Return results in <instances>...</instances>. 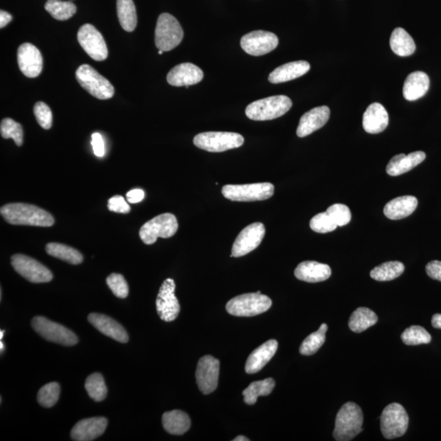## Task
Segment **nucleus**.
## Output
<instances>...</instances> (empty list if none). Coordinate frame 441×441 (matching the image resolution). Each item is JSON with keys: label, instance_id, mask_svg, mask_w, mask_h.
I'll use <instances>...</instances> for the list:
<instances>
[{"label": "nucleus", "instance_id": "22", "mask_svg": "<svg viewBox=\"0 0 441 441\" xmlns=\"http://www.w3.org/2000/svg\"><path fill=\"white\" fill-rule=\"evenodd\" d=\"M329 117L330 110L326 106L318 107L309 110L300 119L297 129V135L299 137H305L312 134V132L322 129L326 124Z\"/></svg>", "mask_w": 441, "mask_h": 441}, {"label": "nucleus", "instance_id": "15", "mask_svg": "<svg viewBox=\"0 0 441 441\" xmlns=\"http://www.w3.org/2000/svg\"><path fill=\"white\" fill-rule=\"evenodd\" d=\"M265 234H266V228L263 223H255L248 225L237 236L230 257H243L256 250L260 245Z\"/></svg>", "mask_w": 441, "mask_h": 441}, {"label": "nucleus", "instance_id": "11", "mask_svg": "<svg viewBox=\"0 0 441 441\" xmlns=\"http://www.w3.org/2000/svg\"><path fill=\"white\" fill-rule=\"evenodd\" d=\"M274 186L270 183L246 185H227L222 189L223 195L228 200L238 202H250L268 200L274 195Z\"/></svg>", "mask_w": 441, "mask_h": 441}, {"label": "nucleus", "instance_id": "49", "mask_svg": "<svg viewBox=\"0 0 441 441\" xmlns=\"http://www.w3.org/2000/svg\"><path fill=\"white\" fill-rule=\"evenodd\" d=\"M92 146L93 152L97 157H102L105 154V144L102 137L100 134H93L92 135Z\"/></svg>", "mask_w": 441, "mask_h": 441}, {"label": "nucleus", "instance_id": "38", "mask_svg": "<svg viewBox=\"0 0 441 441\" xmlns=\"http://www.w3.org/2000/svg\"><path fill=\"white\" fill-rule=\"evenodd\" d=\"M328 330V325L322 324L321 327L315 333H312L302 341L299 351L303 356H312L315 354L323 346L325 341V334Z\"/></svg>", "mask_w": 441, "mask_h": 441}, {"label": "nucleus", "instance_id": "9", "mask_svg": "<svg viewBox=\"0 0 441 441\" xmlns=\"http://www.w3.org/2000/svg\"><path fill=\"white\" fill-rule=\"evenodd\" d=\"M33 329L41 337L51 343L70 346L79 343V339L73 331L62 324L49 321L46 317H36L31 322Z\"/></svg>", "mask_w": 441, "mask_h": 441}, {"label": "nucleus", "instance_id": "1", "mask_svg": "<svg viewBox=\"0 0 441 441\" xmlns=\"http://www.w3.org/2000/svg\"><path fill=\"white\" fill-rule=\"evenodd\" d=\"M0 213L8 223L12 225L49 228L54 224V218L51 213L28 203H9L0 209Z\"/></svg>", "mask_w": 441, "mask_h": 441}, {"label": "nucleus", "instance_id": "27", "mask_svg": "<svg viewBox=\"0 0 441 441\" xmlns=\"http://www.w3.org/2000/svg\"><path fill=\"white\" fill-rule=\"evenodd\" d=\"M418 198L412 196L397 197L385 206V216L390 220H400L410 216L416 211Z\"/></svg>", "mask_w": 441, "mask_h": 441}, {"label": "nucleus", "instance_id": "24", "mask_svg": "<svg viewBox=\"0 0 441 441\" xmlns=\"http://www.w3.org/2000/svg\"><path fill=\"white\" fill-rule=\"evenodd\" d=\"M278 349L277 340L271 339L258 346L253 351L245 363V371L247 373H256L266 366L267 363L272 359L275 352Z\"/></svg>", "mask_w": 441, "mask_h": 441}, {"label": "nucleus", "instance_id": "13", "mask_svg": "<svg viewBox=\"0 0 441 441\" xmlns=\"http://www.w3.org/2000/svg\"><path fill=\"white\" fill-rule=\"evenodd\" d=\"M80 46L86 53L97 62H102L108 57L106 41L100 32L91 24L82 26L77 35Z\"/></svg>", "mask_w": 441, "mask_h": 441}, {"label": "nucleus", "instance_id": "19", "mask_svg": "<svg viewBox=\"0 0 441 441\" xmlns=\"http://www.w3.org/2000/svg\"><path fill=\"white\" fill-rule=\"evenodd\" d=\"M107 424V419L103 417L83 419L71 430L70 437L75 441L95 440L106 431Z\"/></svg>", "mask_w": 441, "mask_h": 441}, {"label": "nucleus", "instance_id": "6", "mask_svg": "<svg viewBox=\"0 0 441 441\" xmlns=\"http://www.w3.org/2000/svg\"><path fill=\"white\" fill-rule=\"evenodd\" d=\"M75 77L80 86L92 97L107 100L115 95L113 85L90 65H80L76 70Z\"/></svg>", "mask_w": 441, "mask_h": 441}, {"label": "nucleus", "instance_id": "7", "mask_svg": "<svg viewBox=\"0 0 441 441\" xmlns=\"http://www.w3.org/2000/svg\"><path fill=\"white\" fill-rule=\"evenodd\" d=\"M243 136L235 132H206L195 137L194 144L209 152H223L244 144Z\"/></svg>", "mask_w": 441, "mask_h": 441}, {"label": "nucleus", "instance_id": "56", "mask_svg": "<svg viewBox=\"0 0 441 441\" xmlns=\"http://www.w3.org/2000/svg\"><path fill=\"white\" fill-rule=\"evenodd\" d=\"M163 53H164V52H163L162 51H159V52H158V53H159V55L163 54Z\"/></svg>", "mask_w": 441, "mask_h": 441}, {"label": "nucleus", "instance_id": "51", "mask_svg": "<svg viewBox=\"0 0 441 441\" xmlns=\"http://www.w3.org/2000/svg\"><path fill=\"white\" fill-rule=\"evenodd\" d=\"M13 16L10 14L5 12V11L1 10L0 12V27L4 28V27L6 26L11 21H12Z\"/></svg>", "mask_w": 441, "mask_h": 441}, {"label": "nucleus", "instance_id": "25", "mask_svg": "<svg viewBox=\"0 0 441 441\" xmlns=\"http://www.w3.org/2000/svg\"><path fill=\"white\" fill-rule=\"evenodd\" d=\"M332 271L327 264L319 263L315 261L301 262L294 271L297 280L308 283H318L328 280Z\"/></svg>", "mask_w": 441, "mask_h": 441}, {"label": "nucleus", "instance_id": "45", "mask_svg": "<svg viewBox=\"0 0 441 441\" xmlns=\"http://www.w3.org/2000/svg\"><path fill=\"white\" fill-rule=\"evenodd\" d=\"M326 212L333 218L338 227H344L349 224L351 220V213L350 208L341 203H335L328 208Z\"/></svg>", "mask_w": 441, "mask_h": 441}, {"label": "nucleus", "instance_id": "31", "mask_svg": "<svg viewBox=\"0 0 441 441\" xmlns=\"http://www.w3.org/2000/svg\"><path fill=\"white\" fill-rule=\"evenodd\" d=\"M390 46L400 57H409L415 52L416 46L413 38L403 28H396L390 38Z\"/></svg>", "mask_w": 441, "mask_h": 441}, {"label": "nucleus", "instance_id": "18", "mask_svg": "<svg viewBox=\"0 0 441 441\" xmlns=\"http://www.w3.org/2000/svg\"><path fill=\"white\" fill-rule=\"evenodd\" d=\"M18 63L21 73L28 78H36L42 73L41 53L30 43H25L19 47Z\"/></svg>", "mask_w": 441, "mask_h": 441}, {"label": "nucleus", "instance_id": "29", "mask_svg": "<svg viewBox=\"0 0 441 441\" xmlns=\"http://www.w3.org/2000/svg\"><path fill=\"white\" fill-rule=\"evenodd\" d=\"M430 87L429 77L423 71H415L408 75L404 87L403 95L407 101H416L426 95Z\"/></svg>", "mask_w": 441, "mask_h": 441}, {"label": "nucleus", "instance_id": "14", "mask_svg": "<svg viewBox=\"0 0 441 441\" xmlns=\"http://www.w3.org/2000/svg\"><path fill=\"white\" fill-rule=\"evenodd\" d=\"M279 38L274 33L264 31H252L242 37L240 46L248 54L252 56H262L277 48Z\"/></svg>", "mask_w": 441, "mask_h": 441}, {"label": "nucleus", "instance_id": "35", "mask_svg": "<svg viewBox=\"0 0 441 441\" xmlns=\"http://www.w3.org/2000/svg\"><path fill=\"white\" fill-rule=\"evenodd\" d=\"M275 386V380L271 378L252 383L249 387L243 391L245 403L249 405L256 404L258 397L271 394Z\"/></svg>", "mask_w": 441, "mask_h": 441}, {"label": "nucleus", "instance_id": "48", "mask_svg": "<svg viewBox=\"0 0 441 441\" xmlns=\"http://www.w3.org/2000/svg\"><path fill=\"white\" fill-rule=\"evenodd\" d=\"M426 272L430 278L441 282V262L435 260L430 262L426 267Z\"/></svg>", "mask_w": 441, "mask_h": 441}, {"label": "nucleus", "instance_id": "21", "mask_svg": "<svg viewBox=\"0 0 441 441\" xmlns=\"http://www.w3.org/2000/svg\"><path fill=\"white\" fill-rule=\"evenodd\" d=\"M203 78L202 70L197 65L188 63L176 65L167 75L169 84L175 87L194 85L200 83Z\"/></svg>", "mask_w": 441, "mask_h": 441}, {"label": "nucleus", "instance_id": "20", "mask_svg": "<svg viewBox=\"0 0 441 441\" xmlns=\"http://www.w3.org/2000/svg\"><path fill=\"white\" fill-rule=\"evenodd\" d=\"M88 322L95 326L99 332H101L107 337L119 341L121 344H126L129 341V335L122 325L119 324L115 319L103 314L91 313L87 317Z\"/></svg>", "mask_w": 441, "mask_h": 441}, {"label": "nucleus", "instance_id": "2", "mask_svg": "<svg viewBox=\"0 0 441 441\" xmlns=\"http://www.w3.org/2000/svg\"><path fill=\"white\" fill-rule=\"evenodd\" d=\"M363 416L361 407L347 402L336 416L334 437L338 441H349L362 432Z\"/></svg>", "mask_w": 441, "mask_h": 441}, {"label": "nucleus", "instance_id": "44", "mask_svg": "<svg viewBox=\"0 0 441 441\" xmlns=\"http://www.w3.org/2000/svg\"><path fill=\"white\" fill-rule=\"evenodd\" d=\"M107 284L113 294L119 299H126L129 295V285L122 275L112 273L107 279Z\"/></svg>", "mask_w": 441, "mask_h": 441}, {"label": "nucleus", "instance_id": "17", "mask_svg": "<svg viewBox=\"0 0 441 441\" xmlns=\"http://www.w3.org/2000/svg\"><path fill=\"white\" fill-rule=\"evenodd\" d=\"M220 362L212 356H206L198 362L196 378L198 389L203 394L213 393L218 385Z\"/></svg>", "mask_w": 441, "mask_h": 441}, {"label": "nucleus", "instance_id": "37", "mask_svg": "<svg viewBox=\"0 0 441 441\" xmlns=\"http://www.w3.org/2000/svg\"><path fill=\"white\" fill-rule=\"evenodd\" d=\"M47 12L51 14L54 19L58 21L68 20L76 14L77 8L75 4L70 0H48L44 5Z\"/></svg>", "mask_w": 441, "mask_h": 441}, {"label": "nucleus", "instance_id": "23", "mask_svg": "<svg viewBox=\"0 0 441 441\" xmlns=\"http://www.w3.org/2000/svg\"><path fill=\"white\" fill-rule=\"evenodd\" d=\"M388 123V113L382 104L373 103L363 113V128L368 134H380L387 129Z\"/></svg>", "mask_w": 441, "mask_h": 441}, {"label": "nucleus", "instance_id": "34", "mask_svg": "<svg viewBox=\"0 0 441 441\" xmlns=\"http://www.w3.org/2000/svg\"><path fill=\"white\" fill-rule=\"evenodd\" d=\"M117 14L120 26L124 31L132 32L135 30L137 16L132 0H117Z\"/></svg>", "mask_w": 441, "mask_h": 441}, {"label": "nucleus", "instance_id": "50", "mask_svg": "<svg viewBox=\"0 0 441 441\" xmlns=\"http://www.w3.org/2000/svg\"><path fill=\"white\" fill-rule=\"evenodd\" d=\"M127 198L131 203L141 202L145 197V193L142 189H134L127 193Z\"/></svg>", "mask_w": 441, "mask_h": 441}, {"label": "nucleus", "instance_id": "16", "mask_svg": "<svg viewBox=\"0 0 441 441\" xmlns=\"http://www.w3.org/2000/svg\"><path fill=\"white\" fill-rule=\"evenodd\" d=\"M176 285L173 279L164 281L156 299V310L162 321L171 322L179 317V302L175 296Z\"/></svg>", "mask_w": 441, "mask_h": 441}, {"label": "nucleus", "instance_id": "43", "mask_svg": "<svg viewBox=\"0 0 441 441\" xmlns=\"http://www.w3.org/2000/svg\"><path fill=\"white\" fill-rule=\"evenodd\" d=\"M310 228L317 233L325 234L332 233L337 229L338 225H336L332 218L329 216L327 212L318 213L313 217L310 222Z\"/></svg>", "mask_w": 441, "mask_h": 441}, {"label": "nucleus", "instance_id": "53", "mask_svg": "<svg viewBox=\"0 0 441 441\" xmlns=\"http://www.w3.org/2000/svg\"><path fill=\"white\" fill-rule=\"evenodd\" d=\"M250 440L248 439L246 437H244V435H240V437H237L236 438L234 439V441H249Z\"/></svg>", "mask_w": 441, "mask_h": 441}, {"label": "nucleus", "instance_id": "42", "mask_svg": "<svg viewBox=\"0 0 441 441\" xmlns=\"http://www.w3.org/2000/svg\"><path fill=\"white\" fill-rule=\"evenodd\" d=\"M60 391V385L58 383H51L43 386L37 395L38 404L44 408H52L58 401Z\"/></svg>", "mask_w": 441, "mask_h": 441}, {"label": "nucleus", "instance_id": "52", "mask_svg": "<svg viewBox=\"0 0 441 441\" xmlns=\"http://www.w3.org/2000/svg\"><path fill=\"white\" fill-rule=\"evenodd\" d=\"M432 324L435 329H441V314H435L432 319Z\"/></svg>", "mask_w": 441, "mask_h": 441}, {"label": "nucleus", "instance_id": "36", "mask_svg": "<svg viewBox=\"0 0 441 441\" xmlns=\"http://www.w3.org/2000/svg\"><path fill=\"white\" fill-rule=\"evenodd\" d=\"M405 272V265L398 261L384 262L373 268L372 279L377 281H390L400 277Z\"/></svg>", "mask_w": 441, "mask_h": 441}, {"label": "nucleus", "instance_id": "5", "mask_svg": "<svg viewBox=\"0 0 441 441\" xmlns=\"http://www.w3.org/2000/svg\"><path fill=\"white\" fill-rule=\"evenodd\" d=\"M184 36V30L178 20L169 14L159 16L154 41L159 51L169 52L179 46Z\"/></svg>", "mask_w": 441, "mask_h": 441}, {"label": "nucleus", "instance_id": "8", "mask_svg": "<svg viewBox=\"0 0 441 441\" xmlns=\"http://www.w3.org/2000/svg\"><path fill=\"white\" fill-rule=\"evenodd\" d=\"M179 229L178 220L172 213H163L148 220L140 229L139 235L144 244L150 245L159 237L167 239L174 236Z\"/></svg>", "mask_w": 441, "mask_h": 441}, {"label": "nucleus", "instance_id": "57", "mask_svg": "<svg viewBox=\"0 0 441 441\" xmlns=\"http://www.w3.org/2000/svg\"><path fill=\"white\" fill-rule=\"evenodd\" d=\"M70 1H71V0H70Z\"/></svg>", "mask_w": 441, "mask_h": 441}, {"label": "nucleus", "instance_id": "55", "mask_svg": "<svg viewBox=\"0 0 441 441\" xmlns=\"http://www.w3.org/2000/svg\"><path fill=\"white\" fill-rule=\"evenodd\" d=\"M0 345H1V353H3V351H4V344H3L2 341L1 343H0Z\"/></svg>", "mask_w": 441, "mask_h": 441}, {"label": "nucleus", "instance_id": "46", "mask_svg": "<svg viewBox=\"0 0 441 441\" xmlns=\"http://www.w3.org/2000/svg\"><path fill=\"white\" fill-rule=\"evenodd\" d=\"M34 113L38 124L43 129H51L53 124V114L47 104L38 102L35 105Z\"/></svg>", "mask_w": 441, "mask_h": 441}, {"label": "nucleus", "instance_id": "26", "mask_svg": "<svg viewBox=\"0 0 441 441\" xmlns=\"http://www.w3.org/2000/svg\"><path fill=\"white\" fill-rule=\"evenodd\" d=\"M425 159L426 154L423 152H415L409 154H396L389 161L387 173L393 176L406 174L425 161Z\"/></svg>", "mask_w": 441, "mask_h": 441}, {"label": "nucleus", "instance_id": "12", "mask_svg": "<svg viewBox=\"0 0 441 441\" xmlns=\"http://www.w3.org/2000/svg\"><path fill=\"white\" fill-rule=\"evenodd\" d=\"M15 271L31 283H48L53 280V274L43 264L34 258L23 255H15L11 258Z\"/></svg>", "mask_w": 441, "mask_h": 441}, {"label": "nucleus", "instance_id": "4", "mask_svg": "<svg viewBox=\"0 0 441 441\" xmlns=\"http://www.w3.org/2000/svg\"><path fill=\"white\" fill-rule=\"evenodd\" d=\"M272 301L269 297L257 293L245 294L230 299L225 309L230 315L240 317H251L260 315L271 308Z\"/></svg>", "mask_w": 441, "mask_h": 441}, {"label": "nucleus", "instance_id": "10", "mask_svg": "<svg viewBox=\"0 0 441 441\" xmlns=\"http://www.w3.org/2000/svg\"><path fill=\"white\" fill-rule=\"evenodd\" d=\"M409 421V415L403 406L398 403L390 404L380 417L383 437L388 440L402 437L407 432Z\"/></svg>", "mask_w": 441, "mask_h": 441}, {"label": "nucleus", "instance_id": "40", "mask_svg": "<svg viewBox=\"0 0 441 441\" xmlns=\"http://www.w3.org/2000/svg\"><path fill=\"white\" fill-rule=\"evenodd\" d=\"M401 339L405 345L416 346L431 343L432 336L423 327L413 325L404 331Z\"/></svg>", "mask_w": 441, "mask_h": 441}, {"label": "nucleus", "instance_id": "30", "mask_svg": "<svg viewBox=\"0 0 441 441\" xmlns=\"http://www.w3.org/2000/svg\"><path fill=\"white\" fill-rule=\"evenodd\" d=\"M163 427L168 433L181 435L189 431L191 419L184 411L173 410L164 413L162 417Z\"/></svg>", "mask_w": 441, "mask_h": 441}, {"label": "nucleus", "instance_id": "32", "mask_svg": "<svg viewBox=\"0 0 441 441\" xmlns=\"http://www.w3.org/2000/svg\"><path fill=\"white\" fill-rule=\"evenodd\" d=\"M378 318L371 309L359 307L351 314L349 325L352 332L360 334L377 324Z\"/></svg>", "mask_w": 441, "mask_h": 441}, {"label": "nucleus", "instance_id": "47", "mask_svg": "<svg viewBox=\"0 0 441 441\" xmlns=\"http://www.w3.org/2000/svg\"><path fill=\"white\" fill-rule=\"evenodd\" d=\"M108 209L110 211L118 213H129L130 212V206L128 205L121 196H115L110 198L108 201Z\"/></svg>", "mask_w": 441, "mask_h": 441}, {"label": "nucleus", "instance_id": "28", "mask_svg": "<svg viewBox=\"0 0 441 441\" xmlns=\"http://www.w3.org/2000/svg\"><path fill=\"white\" fill-rule=\"evenodd\" d=\"M311 65L305 60H297L279 66L275 69L268 77V80L272 84L293 80L304 75L310 70Z\"/></svg>", "mask_w": 441, "mask_h": 441}, {"label": "nucleus", "instance_id": "3", "mask_svg": "<svg viewBox=\"0 0 441 441\" xmlns=\"http://www.w3.org/2000/svg\"><path fill=\"white\" fill-rule=\"evenodd\" d=\"M293 106L291 99L284 95L273 96L253 102L247 107V117L255 121L272 120L282 117Z\"/></svg>", "mask_w": 441, "mask_h": 441}, {"label": "nucleus", "instance_id": "41", "mask_svg": "<svg viewBox=\"0 0 441 441\" xmlns=\"http://www.w3.org/2000/svg\"><path fill=\"white\" fill-rule=\"evenodd\" d=\"M0 132L4 139H13L16 146L21 147L23 144V129L21 125L14 119H4L0 125Z\"/></svg>", "mask_w": 441, "mask_h": 441}, {"label": "nucleus", "instance_id": "39", "mask_svg": "<svg viewBox=\"0 0 441 441\" xmlns=\"http://www.w3.org/2000/svg\"><path fill=\"white\" fill-rule=\"evenodd\" d=\"M85 389L91 399L96 402L106 399L107 388L101 373H95L88 376L85 382Z\"/></svg>", "mask_w": 441, "mask_h": 441}, {"label": "nucleus", "instance_id": "33", "mask_svg": "<svg viewBox=\"0 0 441 441\" xmlns=\"http://www.w3.org/2000/svg\"><path fill=\"white\" fill-rule=\"evenodd\" d=\"M46 250L48 255L70 264L79 265L84 260V257L78 250L59 243H49L46 245Z\"/></svg>", "mask_w": 441, "mask_h": 441}, {"label": "nucleus", "instance_id": "54", "mask_svg": "<svg viewBox=\"0 0 441 441\" xmlns=\"http://www.w3.org/2000/svg\"><path fill=\"white\" fill-rule=\"evenodd\" d=\"M5 331L1 330V333H0V339H3V336L4 335Z\"/></svg>", "mask_w": 441, "mask_h": 441}]
</instances>
